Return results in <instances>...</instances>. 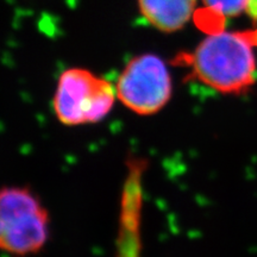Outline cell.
<instances>
[{"label": "cell", "mask_w": 257, "mask_h": 257, "mask_svg": "<svg viewBox=\"0 0 257 257\" xmlns=\"http://www.w3.org/2000/svg\"><path fill=\"white\" fill-rule=\"evenodd\" d=\"M198 0H137L142 17L162 32L181 30L191 21Z\"/></svg>", "instance_id": "obj_5"}, {"label": "cell", "mask_w": 257, "mask_h": 257, "mask_svg": "<svg viewBox=\"0 0 257 257\" xmlns=\"http://www.w3.org/2000/svg\"><path fill=\"white\" fill-rule=\"evenodd\" d=\"M245 32H246V35H248L249 40L251 41L252 46L257 48V25L255 29H252V30H246Z\"/></svg>", "instance_id": "obj_8"}, {"label": "cell", "mask_w": 257, "mask_h": 257, "mask_svg": "<svg viewBox=\"0 0 257 257\" xmlns=\"http://www.w3.org/2000/svg\"><path fill=\"white\" fill-rule=\"evenodd\" d=\"M115 99L113 83L91 70L73 67L60 74L53 108L67 126L95 124L110 114Z\"/></svg>", "instance_id": "obj_3"}, {"label": "cell", "mask_w": 257, "mask_h": 257, "mask_svg": "<svg viewBox=\"0 0 257 257\" xmlns=\"http://www.w3.org/2000/svg\"><path fill=\"white\" fill-rule=\"evenodd\" d=\"M117 99L140 115H153L166 107L173 95L167 63L155 54L135 56L115 81Z\"/></svg>", "instance_id": "obj_4"}, {"label": "cell", "mask_w": 257, "mask_h": 257, "mask_svg": "<svg viewBox=\"0 0 257 257\" xmlns=\"http://www.w3.org/2000/svg\"><path fill=\"white\" fill-rule=\"evenodd\" d=\"M50 234L49 212L31 189L0 188V251L15 257L36 255Z\"/></svg>", "instance_id": "obj_2"}, {"label": "cell", "mask_w": 257, "mask_h": 257, "mask_svg": "<svg viewBox=\"0 0 257 257\" xmlns=\"http://www.w3.org/2000/svg\"><path fill=\"white\" fill-rule=\"evenodd\" d=\"M255 47L245 31L210 32L191 53L176 57L189 79L224 95L249 92L257 81Z\"/></svg>", "instance_id": "obj_1"}, {"label": "cell", "mask_w": 257, "mask_h": 257, "mask_svg": "<svg viewBox=\"0 0 257 257\" xmlns=\"http://www.w3.org/2000/svg\"><path fill=\"white\" fill-rule=\"evenodd\" d=\"M249 0H202L206 10L219 18L237 17L246 11Z\"/></svg>", "instance_id": "obj_6"}, {"label": "cell", "mask_w": 257, "mask_h": 257, "mask_svg": "<svg viewBox=\"0 0 257 257\" xmlns=\"http://www.w3.org/2000/svg\"><path fill=\"white\" fill-rule=\"evenodd\" d=\"M245 12L257 25V0H249Z\"/></svg>", "instance_id": "obj_7"}]
</instances>
